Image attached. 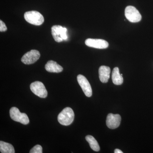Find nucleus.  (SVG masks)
<instances>
[{
    "label": "nucleus",
    "mask_w": 153,
    "mask_h": 153,
    "mask_svg": "<svg viewBox=\"0 0 153 153\" xmlns=\"http://www.w3.org/2000/svg\"><path fill=\"white\" fill-rule=\"evenodd\" d=\"M74 117V112L72 108L66 107L58 115L57 120L62 125L68 126L72 123Z\"/></svg>",
    "instance_id": "f257e3e1"
},
{
    "label": "nucleus",
    "mask_w": 153,
    "mask_h": 153,
    "mask_svg": "<svg viewBox=\"0 0 153 153\" xmlns=\"http://www.w3.org/2000/svg\"><path fill=\"white\" fill-rule=\"evenodd\" d=\"M25 20L32 25L40 26L43 24L44 19L43 15L36 11H28L25 13Z\"/></svg>",
    "instance_id": "f03ea898"
},
{
    "label": "nucleus",
    "mask_w": 153,
    "mask_h": 153,
    "mask_svg": "<svg viewBox=\"0 0 153 153\" xmlns=\"http://www.w3.org/2000/svg\"><path fill=\"white\" fill-rule=\"evenodd\" d=\"M10 116L13 120L24 125H27L30 123L28 116L25 113H21L16 107H13L10 109Z\"/></svg>",
    "instance_id": "7ed1b4c3"
},
{
    "label": "nucleus",
    "mask_w": 153,
    "mask_h": 153,
    "mask_svg": "<svg viewBox=\"0 0 153 153\" xmlns=\"http://www.w3.org/2000/svg\"><path fill=\"white\" fill-rule=\"evenodd\" d=\"M67 31L66 28L63 27L60 25L53 26L52 27V34L55 41L59 43L63 40H67Z\"/></svg>",
    "instance_id": "20e7f679"
},
{
    "label": "nucleus",
    "mask_w": 153,
    "mask_h": 153,
    "mask_svg": "<svg viewBox=\"0 0 153 153\" xmlns=\"http://www.w3.org/2000/svg\"><path fill=\"white\" fill-rule=\"evenodd\" d=\"M125 15L127 19L131 23H137L142 19L140 12L133 6H129L126 8Z\"/></svg>",
    "instance_id": "39448f33"
},
{
    "label": "nucleus",
    "mask_w": 153,
    "mask_h": 153,
    "mask_svg": "<svg viewBox=\"0 0 153 153\" xmlns=\"http://www.w3.org/2000/svg\"><path fill=\"white\" fill-rule=\"evenodd\" d=\"M31 91L34 94L41 98H46L47 96V91L44 84L40 81H36L30 85Z\"/></svg>",
    "instance_id": "423d86ee"
},
{
    "label": "nucleus",
    "mask_w": 153,
    "mask_h": 153,
    "mask_svg": "<svg viewBox=\"0 0 153 153\" xmlns=\"http://www.w3.org/2000/svg\"><path fill=\"white\" fill-rule=\"evenodd\" d=\"M40 53L36 50H32L26 53L22 58V63L24 64L30 65L35 63L39 59Z\"/></svg>",
    "instance_id": "0eeeda50"
},
{
    "label": "nucleus",
    "mask_w": 153,
    "mask_h": 153,
    "mask_svg": "<svg viewBox=\"0 0 153 153\" xmlns=\"http://www.w3.org/2000/svg\"><path fill=\"white\" fill-rule=\"evenodd\" d=\"M77 80L85 96L87 97H91L92 94V89L86 77L81 74H79L77 76Z\"/></svg>",
    "instance_id": "6e6552de"
},
{
    "label": "nucleus",
    "mask_w": 153,
    "mask_h": 153,
    "mask_svg": "<svg viewBox=\"0 0 153 153\" xmlns=\"http://www.w3.org/2000/svg\"><path fill=\"white\" fill-rule=\"evenodd\" d=\"M85 44L88 47L96 49H106L108 47L107 41L102 39L88 38L85 40Z\"/></svg>",
    "instance_id": "1a4fd4ad"
},
{
    "label": "nucleus",
    "mask_w": 153,
    "mask_h": 153,
    "mask_svg": "<svg viewBox=\"0 0 153 153\" xmlns=\"http://www.w3.org/2000/svg\"><path fill=\"white\" fill-rule=\"evenodd\" d=\"M121 117L119 114H113L110 113L107 117L106 125L108 128L115 129L120 125Z\"/></svg>",
    "instance_id": "9d476101"
},
{
    "label": "nucleus",
    "mask_w": 153,
    "mask_h": 153,
    "mask_svg": "<svg viewBox=\"0 0 153 153\" xmlns=\"http://www.w3.org/2000/svg\"><path fill=\"white\" fill-rule=\"evenodd\" d=\"M111 69L109 67L105 66H100L99 69V75L100 81L102 83L108 82L110 78Z\"/></svg>",
    "instance_id": "9b49d317"
},
{
    "label": "nucleus",
    "mask_w": 153,
    "mask_h": 153,
    "mask_svg": "<svg viewBox=\"0 0 153 153\" xmlns=\"http://www.w3.org/2000/svg\"><path fill=\"white\" fill-rule=\"evenodd\" d=\"M45 69L47 71L53 73H59L63 71V68L57 62L49 60L45 65Z\"/></svg>",
    "instance_id": "f8f14e48"
},
{
    "label": "nucleus",
    "mask_w": 153,
    "mask_h": 153,
    "mask_svg": "<svg viewBox=\"0 0 153 153\" xmlns=\"http://www.w3.org/2000/svg\"><path fill=\"white\" fill-rule=\"evenodd\" d=\"M111 78H112V82L115 85H120L123 83V77L120 73L119 69L118 67H115L114 68L112 71Z\"/></svg>",
    "instance_id": "ddd939ff"
},
{
    "label": "nucleus",
    "mask_w": 153,
    "mask_h": 153,
    "mask_svg": "<svg viewBox=\"0 0 153 153\" xmlns=\"http://www.w3.org/2000/svg\"><path fill=\"white\" fill-rule=\"evenodd\" d=\"M0 151L2 153H14L15 149L12 145L9 143L0 141Z\"/></svg>",
    "instance_id": "4468645a"
},
{
    "label": "nucleus",
    "mask_w": 153,
    "mask_h": 153,
    "mask_svg": "<svg viewBox=\"0 0 153 153\" xmlns=\"http://www.w3.org/2000/svg\"><path fill=\"white\" fill-rule=\"evenodd\" d=\"M85 140L89 143L91 148L93 151L98 152L100 150L99 145L97 141L93 136L91 135H87L85 137Z\"/></svg>",
    "instance_id": "2eb2a0df"
},
{
    "label": "nucleus",
    "mask_w": 153,
    "mask_h": 153,
    "mask_svg": "<svg viewBox=\"0 0 153 153\" xmlns=\"http://www.w3.org/2000/svg\"><path fill=\"white\" fill-rule=\"evenodd\" d=\"M42 147L39 145H36L30 150V153H42Z\"/></svg>",
    "instance_id": "dca6fc26"
},
{
    "label": "nucleus",
    "mask_w": 153,
    "mask_h": 153,
    "mask_svg": "<svg viewBox=\"0 0 153 153\" xmlns=\"http://www.w3.org/2000/svg\"><path fill=\"white\" fill-rule=\"evenodd\" d=\"M7 30V26L3 21H0V32H5Z\"/></svg>",
    "instance_id": "f3484780"
},
{
    "label": "nucleus",
    "mask_w": 153,
    "mask_h": 153,
    "mask_svg": "<svg viewBox=\"0 0 153 153\" xmlns=\"http://www.w3.org/2000/svg\"><path fill=\"white\" fill-rule=\"evenodd\" d=\"M114 152L115 153H123V152L120 150L119 149H116L114 150Z\"/></svg>",
    "instance_id": "a211bd4d"
}]
</instances>
